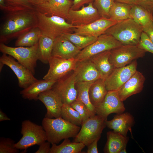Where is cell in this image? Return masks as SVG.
<instances>
[{
    "instance_id": "83f0119b",
    "label": "cell",
    "mask_w": 153,
    "mask_h": 153,
    "mask_svg": "<svg viewBox=\"0 0 153 153\" xmlns=\"http://www.w3.org/2000/svg\"><path fill=\"white\" fill-rule=\"evenodd\" d=\"M41 35L40 29L37 26L35 27L18 37L15 43V46L26 47L33 46L38 42Z\"/></svg>"
},
{
    "instance_id": "7402d4cb",
    "label": "cell",
    "mask_w": 153,
    "mask_h": 153,
    "mask_svg": "<svg viewBox=\"0 0 153 153\" xmlns=\"http://www.w3.org/2000/svg\"><path fill=\"white\" fill-rule=\"evenodd\" d=\"M134 123L133 116L128 112L116 114L112 119L106 121L108 128L126 137L129 130L131 133V128Z\"/></svg>"
},
{
    "instance_id": "2e32d148",
    "label": "cell",
    "mask_w": 153,
    "mask_h": 153,
    "mask_svg": "<svg viewBox=\"0 0 153 153\" xmlns=\"http://www.w3.org/2000/svg\"><path fill=\"white\" fill-rule=\"evenodd\" d=\"M101 17L97 10L93 6V2H92L87 6H83L80 10L71 9L67 22L75 26H84L89 24Z\"/></svg>"
},
{
    "instance_id": "484cf974",
    "label": "cell",
    "mask_w": 153,
    "mask_h": 153,
    "mask_svg": "<svg viewBox=\"0 0 153 153\" xmlns=\"http://www.w3.org/2000/svg\"><path fill=\"white\" fill-rule=\"evenodd\" d=\"M108 91L107 90L105 80L99 78L95 81L90 86L89 95L91 104L95 108L103 101Z\"/></svg>"
},
{
    "instance_id": "4dcf8cb0",
    "label": "cell",
    "mask_w": 153,
    "mask_h": 153,
    "mask_svg": "<svg viewBox=\"0 0 153 153\" xmlns=\"http://www.w3.org/2000/svg\"><path fill=\"white\" fill-rule=\"evenodd\" d=\"M132 5L115 1L109 12V18L119 21L130 18Z\"/></svg>"
},
{
    "instance_id": "f907efd6",
    "label": "cell",
    "mask_w": 153,
    "mask_h": 153,
    "mask_svg": "<svg viewBox=\"0 0 153 153\" xmlns=\"http://www.w3.org/2000/svg\"></svg>"
},
{
    "instance_id": "f6af8a7d",
    "label": "cell",
    "mask_w": 153,
    "mask_h": 153,
    "mask_svg": "<svg viewBox=\"0 0 153 153\" xmlns=\"http://www.w3.org/2000/svg\"><path fill=\"white\" fill-rule=\"evenodd\" d=\"M115 1L126 3L130 5H140L141 1L140 0H115Z\"/></svg>"
},
{
    "instance_id": "9a60e30c",
    "label": "cell",
    "mask_w": 153,
    "mask_h": 153,
    "mask_svg": "<svg viewBox=\"0 0 153 153\" xmlns=\"http://www.w3.org/2000/svg\"><path fill=\"white\" fill-rule=\"evenodd\" d=\"M73 5L72 0H48L44 3L34 7L36 11L48 16H59L68 22L69 12Z\"/></svg>"
},
{
    "instance_id": "277c9868",
    "label": "cell",
    "mask_w": 153,
    "mask_h": 153,
    "mask_svg": "<svg viewBox=\"0 0 153 153\" xmlns=\"http://www.w3.org/2000/svg\"><path fill=\"white\" fill-rule=\"evenodd\" d=\"M36 13L37 26L42 35L54 39L65 34L73 32L75 26L63 18L56 16H48L37 11Z\"/></svg>"
},
{
    "instance_id": "603a6c76",
    "label": "cell",
    "mask_w": 153,
    "mask_h": 153,
    "mask_svg": "<svg viewBox=\"0 0 153 153\" xmlns=\"http://www.w3.org/2000/svg\"><path fill=\"white\" fill-rule=\"evenodd\" d=\"M56 82L44 79L38 80L21 90L20 94L24 99L37 100L41 93L52 89Z\"/></svg>"
},
{
    "instance_id": "cb8c5ba5",
    "label": "cell",
    "mask_w": 153,
    "mask_h": 153,
    "mask_svg": "<svg viewBox=\"0 0 153 153\" xmlns=\"http://www.w3.org/2000/svg\"><path fill=\"white\" fill-rule=\"evenodd\" d=\"M107 141L103 149L105 153H119L122 149L126 148L129 139L113 131L107 132Z\"/></svg>"
},
{
    "instance_id": "4316f807",
    "label": "cell",
    "mask_w": 153,
    "mask_h": 153,
    "mask_svg": "<svg viewBox=\"0 0 153 153\" xmlns=\"http://www.w3.org/2000/svg\"><path fill=\"white\" fill-rule=\"evenodd\" d=\"M85 146L82 143L71 142L67 138L59 145L52 144L50 153H81Z\"/></svg>"
},
{
    "instance_id": "7dc6e473",
    "label": "cell",
    "mask_w": 153,
    "mask_h": 153,
    "mask_svg": "<svg viewBox=\"0 0 153 153\" xmlns=\"http://www.w3.org/2000/svg\"><path fill=\"white\" fill-rule=\"evenodd\" d=\"M48 0H31L33 5L35 6L40 5L47 2Z\"/></svg>"
},
{
    "instance_id": "ac0fdd59",
    "label": "cell",
    "mask_w": 153,
    "mask_h": 153,
    "mask_svg": "<svg viewBox=\"0 0 153 153\" xmlns=\"http://www.w3.org/2000/svg\"><path fill=\"white\" fill-rule=\"evenodd\" d=\"M38 100L45 106L47 112L45 117L57 118L61 117V111L63 103L60 96L52 89L41 93Z\"/></svg>"
},
{
    "instance_id": "e0dca14e",
    "label": "cell",
    "mask_w": 153,
    "mask_h": 153,
    "mask_svg": "<svg viewBox=\"0 0 153 153\" xmlns=\"http://www.w3.org/2000/svg\"><path fill=\"white\" fill-rule=\"evenodd\" d=\"M117 22L110 18L101 17L89 24L75 26L73 31L80 35L97 37L104 34L108 29Z\"/></svg>"
},
{
    "instance_id": "8992f818",
    "label": "cell",
    "mask_w": 153,
    "mask_h": 153,
    "mask_svg": "<svg viewBox=\"0 0 153 153\" xmlns=\"http://www.w3.org/2000/svg\"><path fill=\"white\" fill-rule=\"evenodd\" d=\"M21 133L22 136L14 147L17 149L26 152L28 148L35 145H39L47 141L45 132L42 126L29 120H25L22 123Z\"/></svg>"
},
{
    "instance_id": "bcb514c9",
    "label": "cell",
    "mask_w": 153,
    "mask_h": 153,
    "mask_svg": "<svg viewBox=\"0 0 153 153\" xmlns=\"http://www.w3.org/2000/svg\"><path fill=\"white\" fill-rule=\"evenodd\" d=\"M10 119L8 117L5 113L3 112L0 109V121L2 122L4 121L10 120Z\"/></svg>"
},
{
    "instance_id": "74e56055",
    "label": "cell",
    "mask_w": 153,
    "mask_h": 153,
    "mask_svg": "<svg viewBox=\"0 0 153 153\" xmlns=\"http://www.w3.org/2000/svg\"><path fill=\"white\" fill-rule=\"evenodd\" d=\"M71 105L78 112L83 122L92 117L86 106L80 100L77 99Z\"/></svg>"
},
{
    "instance_id": "30bf717a",
    "label": "cell",
    "mask_w": 153,
    "mask_h": 153,
    "mask_svg": "<svg viewBox=\"0 0 153 153\" xmlns=\"http://www.w3.org/2000/svg\"><path fill=\"white\" fill-rule=\"evenodd\" d=\"M76 82L73 71L56 81L52 89L60 96L63 104L71 105L77 98Z\"/></svg>"
},
{
    "instance_id": "ffe728a7",
    "label": "cell",
    "mask_w": 153,
    "mask_h": 153,
    "mask_svg": "<svg viewBox=\"0 0 153 153\" xmlns=\"http://www.w3.org/2000/svg\"><path fill=\"white\" fill-rule=\"evenodd\" d=\"M81 50L62 35L54 39L52 56L64 59L75 58Z\"/></svg>"
},
{
    "instance_id": "9c48e42d",
    "label": "cell",
    "mask_w": 153,
    "mask_h": 153,
    "mask_svg": "<svg viewBox=\"0 0 153 153\" xmlns=\"http://www.w3.org/2000/svg\"><path fill=\"white\" fill-rule=\"evenodd\" d=\"M122 45L111 35L105 33L98 37L94 42L81 50L75 58L77 61L89 59L94 55Z\"/></svg>"
},
{
    "instance_id": "5bb4252c",
    "label": "cell",
    "mask_w": 153,
    "mask_h": 153,
    "mask_svg": "<svg viewBox=\"0 0 153 153\" xmlns=\"http://www.w3.org/2000/svg\"><path fill=\"white\" fill-rule=\"evenodd\" d=\"M125 110L118 91H109L102 102L95 107L96 114L107 119L110 114H121Z\"/></svg>"
},
{
    "instance_id": "4fadbf2b",
    "label": "cell",
    "mask_w": 153,
    "mask_h": 153,
    "mask_svg": "<svg viewBox=\"0 0 153 153\" xmlns=\"http://www.w3.org/2000/svg\"><path fill=\"white\" fill-rule=\"evenodd\" d=\"M0 58V62L9 67L16 76L19 86L26 88L37 80L28 69L20 64L11 56L3 53Z\"/></svg>"
},
{
    "instance_id": "d6986e66",
    "label": "cell",
    "mask_w": 153,
    "mask_h": 153,
    "mask_svg": "<svg viewBox=\"0 0 153 153\" xmlns=\"http://www.w3.org/2000/svg\"><path fill=\"white\" fill-rule=\"evenodd\" d=\"M73 71L77 82L94 81L101 78L99 72L90 58L77 61Z\"/></svg>"
},
{
    "instance_id": "f546056e",
    "label": "cell",
    "mask_w": 153,
    "mask_h": 153,
    "mask_svg": "<svg viewBox=\"0 0 153 153\" xmlns=\"http://www.w3.org/2000/svg\"><path fill=\"white\" fill-rule=\"evenodd\" d=\"M54 39L42 35L39 41V60L43 63H48L52 56Z\"/></svg>"
},
{
    "instance_id": "d4e9b609",
    "label": "cell",
    "mask_w": 153,
    "mask_h": 153,
    "mask_svg": "<svg viewBox=\"0 0 153 153\" xmlns=\"http://www.w3.org/2000/svg\"><path fill=\"white\" fill-rule=\"evenodd\" d=\"M110 50L106 51L90 58L99 72L101 78L105 80L115 68L110 61Z\"/></svg>"
},
{
    "instance_id": "8fae6325",
    "label": "cell",
    "mask_w": 153,
    "mask_h": 153,
    "mask_svg": "<svg viewBox=\"0 0 153 153\" xmlns=\"http://www.w3.org/2000/svg\"><path fill=\"white\" fill-rule=\"evenodd\" d=\"M77 62L75 58L64 59L51 56L48 60L49 69L43 79L57 81L73 71Z\"/></svg>"
},
{
    "instance_id": "f1b7e54d",
    "label": "cell",
    "mask_w": 153,
    "mask_h": 153,
    "mask_svg": "<svg viewBox=\"0 0 153 153\" xmlns=\"http://www.w3.org/2000/svg\"><path fill=\"white\" fill-rule=\"evenodd\" d=\"M94 81L78 82L76 84L78 92L77 99L81 101L86 106L92 117L96 114L95 108L91 104L90 100L89 90Z\"/></svg>"
},
{
    "instance_id": "52a82bcc",
    "label": "cell",
    "mask_w": 153,
    "mask_h": 153,
    "mask_svg": "<svg viewBox=\"0 0 153 153\" xmlns=\"http://www.w3.org/2000/svg\"><path fill=\"white\" fill-rule=\"evenodd\" d=\"M107 119L99 115L90 117L83 122L78 134L73 142H81L88 146L101 134L107 126Z\"/></svg>"
},
{
    "instance_id": "7c38bea8",
    "label": "cell",
    "mask_w": 153,
    "mask_h": 153,
    "mask_svg": "<svg viewBox=\"0 0 153 153\" xmlns=\"http://www.w3.org/2000/svg\"><path fill=\"white\" fill-rule=\"evenodd\" d=\"M136 60L124 66L116 67L105 79L106 88L109 91H118L136 72Z\"/></svg>"
},
{
    "instance_id": "c3c4849f",
    "label": "cell",
    "mask_w": 153,
    "mask_h": 153,
    "mask_svg": "<svg viewBox=\"0 0 153 153\" xmlns=\"http://www.w3.org/2000/svg\"><path fill=\"white\" fill-rule=\"evenodd\" d=\"M126 148H125L122 149L120 152L119 153H126Z\"/></svg>"
},
{
    "instance_id": "e575fe53",
    "label": "cell",
    "mask_w": 153,
    "mask_h": 153,
    "mask_svg": "<svg viewBox=\"0 0 153 153\" xmlns=\"http://www.w3.org/2000/svg\"><path fill=\"white\" fill-rule=\"evenodd\" d=\"M61 117L65 120L75 125L81 126L83 121L78 112L71 105L63 104Z\"/></svg>"
},
{
    "instance_id": "836d02e7",
    "label": "cell",
    "mask_w": 153,
    "mask_h": 153,
    "mask_svg": "<svg viewBox=\"0 0 153 153\" xmlns=\"http://www.w3.org/2000/svg\"><path fill=\"white\" fill-rule=\"evenodd\" d=\"M63 35L80 50L83 49L94 42L98 37L84 36L74 33H66Z\"/></svg>"
},
{
    "instance_id": "8d00e7d4",
    "label": "cell",
    "mask_w": 153,
    "mask_h": 153,
    "mask_svg": "<svg viewBox=\"0 0 153 153\" xmlns=\"http://www.w3.org/2000/svg\"><path fill=\"white\" fill-rule=\"evenodd\" d=\"M15 141L9 138L1 137L0 139V153H18V149L14 147Z\"/></svg>"
},
{
    "instance_id": "f35d334b",
    "label": "cell",
    "mask_w": 153,
    "mask_h": 153,
    "mask_svg": "<svg viewBox=\"0 0 153 153\" xmlns=\"http://www.w3.org/2000/svg\"><path fill=\"white\" fill-rule=\"evenodd\" d=\"M139 46L145 50L153 54V43L147 35L143 32L138 44Z\"/></svg>"
},
{
    "instance_id": "6da1fadb",
    "label": "cell",
    "mask_w": 153,
    "mask_h": 153,
    "mask_svg": "<svg viewBox=\"0 0 153 153\" xmlns=\"http://www.w3.org/2000/svg\"><path fill=\"white\" fill-rule=\"evenodd\" d=\"M36 11L35 10L8 13L6 19L0 31V42L18 37L37 26Z\"/></svg>"
},
{
    "instance_id": "681fc988",
    "label": "cell",
    "mask_w": 153,
    "mask_h": 153,
    "mask_svg": "<svg viewBox=\"0 0 153 153\" xmlns=\"http://www.w3.org/2000/svg\"><path fill=\"white\" fill-rule=\"evenodd\" d=\"M140 0L141 1V2H142L144 1V0Z\"/></svg>"
},
{
    "instance_id": "5b68a950",
    "label": "cell",
    "mask_w": 153,
    "mask_h": 153,
    "mask_svg": "<svg viewBox=\"0 0 153 153\" xmlns=\"http://www.w3.org/2000/svg\"><path fill=\"white\" fill-rule=\"evenodd\" d=\"M38 42L30 47L8 46L0 42V51L10 55L29 70L34 75L37 62L39 60Z\"/></svg>"
},
{
    "instance_id": "b9f144b4",
    "label": "cell",
    "mask_w": 153,
    "mask_h": 153,
    "mask_svg": "<svg viewBox=\"0 0 153 153\" xmlns=\"http://www.w3.org/2000/svg\"><path fill=\"white\" fill-rule=\"evenodd\" d=\"M101 136H99L87 146V153H98L97 143Z\"/></svg>"
},
{
    "instance_id": "60d3db41",
    "label": "cell",
    "mask_w": 153,
    "mask_h": 153,
    "mask_svg": "<svg viewBox=\"0 0 153 153\" xmlns=\"http://www.w3.org/2000/svg\"><path fill=\"white\" fill-rule=\"evenodd\" d=\"M94 0H73L71 9L73 10H79L85 4L93 2Z\"/></svg>"
},
{
    "instance_id": "7a4b0ae2",
    "label": "cell",
    "mask_w": 153,
    "mask_h": 153,
    "mask_svg": "<svg viewBox=\"0 0 153 153\" xmlns=\"http://www.w3.org/2000/svg\"><path fill=\"white\" fill-rule=\"evenodd\" d=\"M45 132L47 141L52 144H57L62 140L75 137L80 128L62 117L55 118L45 117L42 122Z\"/></svg>"
},
{
    "instance_id": "ab89813d",
    "label": "cell",
    "mask_w": 153,
    "mask_h": 153,
    "mask_svg": "<svg viewBox=\"0 0 153 153\" xmlns=\"http://www.w3.org/2000/svg\"><path fill=\"white\" fill-rule=\"evenodd\" d=\"M140 5L146 10L153 19V0H144Z\"/></svg>"
},
{
    "instance_id": "ee69618b",
    "label": "cell",
    "mask_w": 153,
    "mask_h": 153,
    "mask_svg": "<svg viewBox=\"0 0 153 153\" xmlns=\"http://www.w3.org/2000/svg\"><path fill=\"white\" fill-rule=\"evenodd\" d=\"M143 30L153 43V22L143 27Z\"/></svg>"
},
{
    "instance_id": "3957f363",
    "label": "cell",
    "mask_w": 153,
    "mask_h": 153,
    "mask_svg": "<svg viewBox=\"0 0 153 153\" xmlns=\"http://www.w3.org/2000/svg\"><path fill=\"white\" fill-rule=\"evenodd\" d=\"M143 32L141 26L129 18L118 21L105 33L111 35L123 45H137Z\"/></svg>"
},
{
    "instance_id": "44dd1931",
    "label": "cell",
    "mask_w": 153,
    "mask_h": 153,
    "mask_svg": "<svg viewBox=\"0 0 153 153\" xmlns=\"http://www.w3.org/2000/svg\"><path fill=\"white\" fill-rule=\"evenodd\" d=\"M145 80L143 75L137 71L118 91L120 99L123 101L130 96L141 92Z\"/></svg>"
},
{
    "instance_id": "7bdbcfd3",
    "label": "cell",
    "mask_w": 153,
    "mask_h": 153,
    "mask_svg": "<svg viewBox=\"0 0 153 153\" xmlns=\"http://www.w3.org/2000/svg\"><path fill=\"white\" fill-rule=\"evenodd\" d=\"M50 143L47 141H45L39 145L38 150L36 151L35 153H50L51 147Z\"/></svg>"
},
{
    "instance_id": "1f68e13d",
    "label": "cell",
    "mask_w": 153,
    "mask_h": 153,
    "mask_svg": "<svg viewBox=\"0 0 153 153\" xmlns=\"http://www.w3.org/2000/svg\"><path fill=\"white\" fill-rule=\"evenodd\" d=\"M130 18L134 20L143 27L153 22V19L148 12L140 5H132Z\"/></svg>"
},
{
    "instance_id": "d590c367",
    "label": "cell",
    "mask_w": 153,
    "mask_h": 153,
    "mask_svg": "<svg viewBox=\"0 0 153 153\" xmlns=\"http://www.w3.org/2000/svg\"><path fill=\"white\" fill-rule=\"evenodd\" d=\"M115 0H94V7L102 17L109 18V12Z\"/></svg>"
},
{
    "instance_id": "ba28073f",
    "label": "cell",
    "mask_w": 153,
    "mask_h": 153,
    "mask_svg": "<svg viewBox=\"0 0 153 153\" xmlns=\"http://www.w3.org/2000/svg\"><path fill=\"white\" fill-rule=\"evenodd\" d=\"M110 52V61L116 68L124 66L143 57L146 52L137 44L122 45Z\"/></svg>"
},
{
    "instance_id": "d6a6232c",
    "label": "cell",
    "mask_w": 153,
    "mask_h": 153,
    "mask_svg": "<svg viewBox=\"0 0 153 153\" xmlns=\"http://www.w3.org/2000/svg\"><path fill=\"white\" fill-rule=\"evenodd\" d=\"M5 5L0 9L8 13L35 10L31 0H4Z\"/></svg>"
}]
</instances>
